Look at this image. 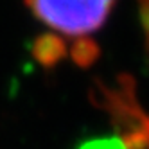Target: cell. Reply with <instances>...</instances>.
<instances>
[{
  "instance_id": "cell-2",
  "label": "cell",
  "mask_w": 149,
  "mask_h": 149,
  "mask_svg": "<svg viewBox=\"0 0 149 149\" xmlns=\"http://www.w3.org/2000/svg\"><path fill=\"white\" fill-rule=\"evenodd\" d=\"M84 149H122V146L113 140H104V142H92Z\"/></svg>"
},
{
  "instance_id": "cell-1",
  "label": "cell",
  "mask_w": 149,
  "mask_h": 149,
  "mask_svg": "<svg viewBox=\"0 0 149 149\" xmlns=\"http://www.w3.org/2000/svg\"><path fill=\"white\" fill-rule=\"evenodd\" d=\"M115 0H27L33 15L59 34L83 38L108 18Z\"/></svg>"
}]
</instances>
